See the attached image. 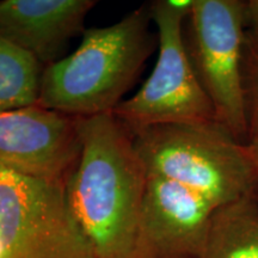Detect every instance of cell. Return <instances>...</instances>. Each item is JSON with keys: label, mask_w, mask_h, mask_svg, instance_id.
Segmentation results:
<instances>
[{"label": "cell", "mask_w": 258, "mask_h": 258, "mask_svg": "<svg viewBox=\"0 0 258 258\" xmlns=\"http://www.w3.org/2000/svg\"><path fill=\"white\" fill-rule=\"evenodd\" d=\"M194 2L158 0L148 8L158 31L157 62L141 89L111 112L132 135L156 125L217 121L185 48L184 22Z\"/></svg>", "instance_id": "4"}, {"label": "cell", "mask_w": 258, "mask_h": 258, "mask_svg": "<svg viewBox=\"0 0 258 258\" xmlns=\"http://www.w3.org/2000/svg\"><path fill=\"white\" fill-rule=\"evenodd\" d=\"M0 258H92L63 182L0 166Z\"/></svg>", "instance_id": "6"}, {"label": "cell", "mask_w": 258, "mask_h": 258, "mask_svg": "<svg viewBox=\"0 0 258 258\" xmlns=\"http://www.w3.org/2000/svg\"><path fill=\"white\" fill-rule=\"evenodd\" d=\"M200 258H258L257 194L214 212Z\"/></svg>", "instance_id": "10"}, {"label": "cell", "mask_w": 258, "mask_h": 258, "mask_svg": "<svg viewBox=\"0 0 258 258\" xmlns=\"http://www.w3.org/2000/svg\"><path fill=\"white\" fill-rule=\"evenodd\" d=\"M151 21L143 6L109 27L86 29L72 54L44 67L37 104L74 117L111 114L156 49Z\"/></svg>", "instance_id": "2"}, {"label": "cell", "mask_w": 258, "mask_h": 258, "mask_svg": "<svg viewBox=\"0 0 258 258\" xmlns=\"http://www.w3.org/2000/svg\"><path fill=\"white\" fill-rule=\"evenodd\" d=\"M257 201H258V192H257Z\"/></svg>", "instance_id": "15"}, {"label": "cell", "mask_w": 258, "mask_h": 258, "mask_svg": "<svg viewBox=\"0 0 258 258\" xmlns=\"http://www.w3.org/2000/svg\"><path fill=\"white\" fill-rule=\"evenodd\" d=\"M133 141L148 177L185 186L217 209L258 192L247 145L217 121L156 125Z\"/></svg>", "instance_id": "3"}, {"label": "cell", "mask_w": 258, "mask_h": 258, "mask_svg": "<svg viewBox=\"0 0 258 258\" xmlns=\"http://www.w3.org/2000/svg\"><path fill=\"white\" fill-rule=\"evenodd\" d=\"M93 0H3L0 34L44 66L60 60L70 41L84 32Z\"/></svg>", "instance_id": "9"}, {"label": "cell", "mask_w": 258, "mask_h": 258, "mask_svg": "<svg viewBox=\"0 0 258 258\" xmlns=\"http://www.w3.org/2000/svg\"><path fill=\"white\" fill-rule=\"evenodd\" d=\"M82 152L79 117L35 104L0 111V166L64 182Z\"/></svg>", "instance_id": "7"}, {"label": "cell", "mask_w": 258, "mask_h": 258, "mask_svg": "<svg viewBox=\"0 0 258 258\" xmlns=\"http://www.w3.org/2000/svg\"><path fill=\"white\" fill-rule=\"evenodd\" d=\"M82 152L64 179L70 211L92 258H139L146 170L112 114L79 117Z\"/></svg>", "instance_id": "1"}, {"label": "cell", "mask_w": 258, "mask_h": 258, "mask_svg": "<svg viewBox=\"0 0 258 258\" xmlns=\"http://www.w3.org/2000/svg\"><path fill=\"white\" fill-rule=\"evenodd\" d=\"M243 90L247 122V144L258 140V34L245 32Z\"/></svg>", "instance_id": "12"}, {"label": "cell", "mask_w": 258, "mask_h": 258, "mask_svg": "<svg viewBox=\"0 0 258 258\" xmlns=\"http://www.w3.org/2000/svg\"><path fill=\"white\" fill-rule=\"evenodd\" d=\"M44 67L0 34V111L37 104Z\"/></svg>", "instance_id": "11"}, {"label": "cell", "mask_w": 258, "mask_h": 258, "mask_svg": "<svg viewBox=\"0 0 258 258\" xmlns=\"http://www.w3.org/2000/svg\"><path fill=\"white\" fill-rule=\"evenodd\" d=\"M243 0H195L184 22L188 56L215 118L247 144L243 90Z\"/></svg>", "instance_id": "5"}, {"label": "cell", "mask_w": 258, "mask_h": 258, "mask_svg": "<svg viewBox=\"0 0 258 258\" xmlns=\"http://www.w3.org/2000/svg\"><path fill=\"white\" fill-rule=\"evenodd\" d=\"M215 211L192 190L147 176L139 225V258H200Z\"/></svg>", "instance_id": "8"}, {"label": "cell", "mask_w": 258, "mask_h": 258, "mask_svg": "<svg viewBox=\"0 0 258 258\" xmlns=\"http://www.w3.org/2000/svg\"><path fill=\"white\" fill-rule=\"evenodd\" d=\"M243 23L245 30L258 34V0H243Z\"/></svg>", "instance_id": "13"}, {"label": "cell", "mask_w": 258, "mask_h": 258, "mask_svg": "<svg viewBox=\"0 0 258 258\" xmlns=\"http://www.w3.org/2000/svg\"><path fill=\"white\" fill-rule=\"evenodd\" d=\"M247 148H249V153L252 159L254 170H256V176H257V189H258V140L251 141V143L246 144Z\"/></svg>", "instance_id": "14"}]
</instances>
